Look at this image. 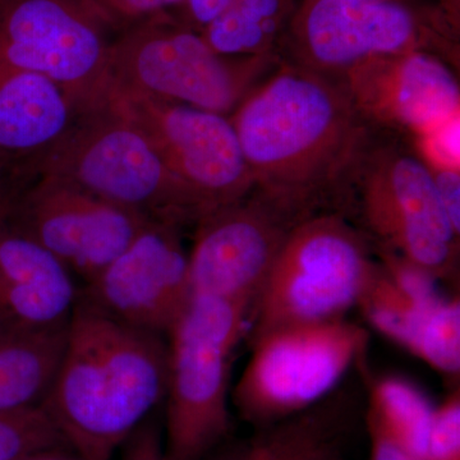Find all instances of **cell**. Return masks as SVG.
I'll return each mask as SVG.
<instances>
[{
  "label": "cell",
  "mask_w": 460,
  "mask_h": 460,
  "mask_svg": "<svg viewBox=\"0 0 460 460\" xmlns=\"http://www.w3.org/2000/svg\"><path fill=\"white\" fill-rule=\"evenodd\" d=\"M335 80L377 132L414 141L459 118V81L449 60L438 54L419 50L374 58Z\"/></svg>",
  "instance_id": "obj_15"
},
{
  "label": "cell",
  "mask_w": 460,
  "mask_h": 460,
  "mask_svg": "<svg viewBox=\"0 0 460 460\" xmlns=\"http://www.w3.org/2000/svg\"><path fill=\"white\" fill-rule=\"evenodd\" d=\"M105 107L144 132L206 217L255 189L228 115L132 93H111Z\"/></svg>",
  "instance_id": "obj_11"
},
{
  "label": "cell",
  "mask_w": 460,
  "mask_h": 460,
  "mask_svg": "<svg viewBox=\"0 0 460 460\" xmlns=\"http://www.w3.org/2000/svg\"><path fill=\"white\" fill-rule=\"evenodd\" d=\"M80 115L45 75L0 71V177L30 184Z\"/></svg>",
  "instance_id": "obj_17"
},
{
  "label": "cell",
  "mask_w": 460,
  "mask_h": 460,
  "mask_svg": "<svg viewBox=\"0 0 460 460\" xmlns=\"http://www.w3.org/2000/svg\"><path fill=\"white\" fill-rule=\"evenodd\" d=\"M435 407L410 380L381 377L368 390L366 422L422 460Z\"/></svg>",
  "instance_id": "obj_21"
},
{
  "label": "cell",
  "mask_w": 460,
  "mask_h": 460,
  "mask_svg": "<svg viewBox=\"0 0 460 460\" xmlns=\"http://www.w3.org/2000/svg\"><path fill=\"white\" fill-rule=\"evenodd\" d=\"M280 63L279 54L223 56L162 13L111 42L109 95L140 93L229 117Z\"/></svg>",
  "instance_id": "obj_4"
},
{
  "label": "cell",
  "mask_w": 460,
  "mask_h": 460,
  "mask_svg": "<svg viewBox=\"0 0 460 460\" xmlns=\"http://www.w3.org/2000/svg\"><path fill=\"white\" fill-rule=\"evenodd\" d=\"M368 341L367 330L345 319L272 330L252 341L233 402L259 428L310 410L337 389Z\"/></svg>",
  "instance_id": "obj_9"
},
{
  "label": "cell",
  "mask_w": 460,
  "mask_h": 460,
  "mask_svg": "<svg viewBox=\"0 0 460 460\" xmlns=\"http://www.w3.org/2000/svg\"><path fill=\"white\" fill-rule=\"evenodd\" d=\"M63 444L62 435L41 405L0 411V460H30Z\"/></svg>",
  "instance_id": "obj_22"
},
{
  "label": "cell",
  "mask_w": 460,
  "mask_h": 460,
  "mask_svg": "<svg viewBox=\"0 0 460 460\" xmlns=\"http://www.w3.org/2000/svg\"><path fill=\"white\" fill-rule=\"evenodd\" d=\"M229 118L253 190L305 217L339 213L376 133L341 81L284 60Z\"/></svg>",
  "instance_id": "obj_1"
},
{
  "label": "cell",
  "mask_w": 460,
  "mask_h": 460,
  "mask_svg": "<svg viewBox=\"0 0 460 460\" xmlns=\"http://www.w3.org/2000/svg\"><path fill=\"white\" fill-rule=\"evenodd\" d=\"M30 460H63V459L51 458V456H47V454H44V456H36V458H32Z\"/></svg>",
  "instance_id": "obj_30"
},
{
  "label": "cell",
  "mask_w": 460,
  "mask_h": 460,
  "mask_svg": "<svg viewBox=\"0 0 460 460\" xmlns=\"http://www.w3.org/2000/svg\"><path fill=\"white\" fill-rule=\"evenodd\" d=\"M9 220L86 283L153 222L144 214L48 174L27 184Z\"/></svg>",
  "instance_id": "obj_13"
},
{
  "label": "cell",
  "mask_w": 460,
  "mask_h": 460,
  "mask_svg": "<svg viewBox=\"0 0 460 460\" xmlns=\"http://www.w3.org/2000/svg\"><path fill=\"white\" fill-rule=\"evenodd\" d=\"M296 0H235L199 35L223 56L279 54Z\"/></svg>",
  "instance_id": "obj_20"
},
{
  "label": "cell",
  "mask_w": 460,
  "mask_h": 460,
  "mask_svg": "<svg viewBox=\"0 0 460 460\" xmlns=\"http://www.w3.org/2000/svg\"><path fill=\"white\" fill-rule=\"evenodd\" d=\"M356 211L378 242L445 279L456 269L459 233L436 190L431 169L414 146L375 133L350 172L341 214Z\"/></svg>",
  "instance_id": "obj_5"
},
{
  "label": "cell",
  "mask_w": 460,
  "mask_h": 460,
  "mask_svg": "<svg viewBox=\"0 0 460 460\" xmlns=\"http://www.w3.org/2000/svg\"><path fill=\"white\" fill-rule=\"evenodd\" d=\"M66 328L0 339V411L44 402L62 359Z\"/></svg>",
  "instance_id": "obj_19"
},
{
  "label": "cell",
  "mask_w": 460,
  "mask_h": 460,
  "mask_svg": "<svg viewBox=\"0 0 460 460\" xmlns=\"http://www.w3.org/2000/svg\"><path fill=\"white\" fill-rule=\"evenodd\" d=\"M122 460H166L164 445L160 438L159 429L153 422L145 420L136 429L126 443Z\"/></svg>",
  "instance_id": "obj_26"
},
{
  "label": "cell",
  "mask_w": 460,
  "mask_h": 460,
  "mask_svg": "<svg viewBox=\"0 0 460 460\" xmlns=\"http://www.w3.org/2000/svg\"><path fill=\"white\" fill-rule=\"evenodd\" d=\"M376 260L345 215L323 211L288 235L251 310V343L272 330L344 319L358 307Z\"/></svg>",
  "instance_id": "obj_6"
},
{
  "label": "cell",
  "mask_w": 460,
  "mask_h": 460,
  "mask_svg": "<svg viewBox=\"0 0 460 460\" xmlns=\"http://www.w3.org/2000/svg\"><path fill=\"white\" fill-rule=\"evenodd\" d=\"M296 0L279 44L281 60L339 78L374 58L429 51L456 56V0Z\"/></svg>",
  "instance_id": "obj_3"
},
{
  "label": "cell",
  "mask_w": 460,
  "mask_h": 460,
  "mask_svg": "<svg viewBox=\"0 0 460 460\" xmlns=\"http://www.w3.org/2000/svg\"><path fill=\"white\" fill-rule=\"evenodd\" d=\"M429 165V164H428ZM436 190L456 232L460 233V172L458 168L429 165Z\"/></svg>",
  "instance_id": "obj_27"
},
{
  "label": "cell",
  "mask_w": 460,
  "mask_h": 460,
  "mask_svg": "<svg viewBox=\"0 0 460 460\" xmlns=\"http://www.w3.org/2000/svg\"><path fill=\"white\" fill-rule=\"evenodd\" d=\"M394 2H419V0H394Z\"/></svg>",
  "instance_id": "obj_31"
},
{
  "label": "cell",
  "mask_w": 460,
  "mask_h": 460,
  "mask_svg": "<svg viewBox=\"0 0 460 460\" xmlns=\"http://www.w3.org/2000/svg\"><path fill=\"white\" fill-rule=\"evenodd\" d=\"M345 432L343 407L323 401L263 426L233 460H341Z\"/></svg>",
  "instance_id": "obj_18"
},
{
  "label": "cell",
  "mask_w": 460,
  "mask_h": 460,
  "mask_svg": "<svg viewBox=\"0 0 460 460\" xmlns=\"http://www.w3.org/2000/svg\"><path fill=\"white\" fill-rule=\"evenodd\" d=\"M234 2L235 0H183L178 7L172 9V14H168L181 25L199 33Z\"/></svg>",
  "instance_id": "obj_25"
},
{
  "label": "cell",
  "mask_w": 460,
  "mask_h": 460,
  "mask_svg": "<svg viewBox=\"0 0 460 460\" xmlns=\"http://www.w3.org/2000/svg\"><path fill=\"white\" fill-rule=\"evenodd\" d=\"M25 187L18 181L0 177V233L8 223L18 196Z\"/></svg>",
  "instance_id": "obj_29"
},
{
  "label": "cell",
  "mask_w": 460,
  "mask_h": 460,
  "mask_svg": "<svg viewBox=\"0 0 460 460\" xmlns=\"http://www.w3.org/2000/svg\"><path fill=\"white\" fill-rule=\"evenodd\" d=\"M166 385L162 335L111 319L80 296L41 407L78 460H111L165 399Z\"/></svg>",
  "instance_id": "obj_2"
},
{
  "label": "cell",
  "mask_w": 460,
  "mask_h": 460,
  "mask_svg": "<svg viewBox=\"0 0 460 460\" xmlns=\"http://www.w3.org/2000/svg\"><path fill=\"white\" fill-rule=\"evenodd\" d=\"M307 217L256 190L208 214L189 253L190 293L252 310L288 235Z\"/></svg>",
  "instance_id": "obj_12"
},
{
  "label": "cell",
  "mask_w": 460,
  "mask_h": 460,
  "mask_svg": "<svg viewBox=\"0 0 460 460\" xmlns=\"http://www.w3.org/2000/svg\"><path fill=\"white\" fill-rule=\"evenodd\" d=\"M367 429L371 444L370 460H420L387 438L380 429L371 425H367Z\"/></svg>",
  "instance_id": "obj_28"
},
{
  "label": "cell",
  "mask_w": 460,
  "mask_h": 460,
  "mask_svg": "<svg viewBox=\"0 0 460 460\" xmlns=\"http://www.w3.org/2000/svg\"><path fill=\"white\" fill-rule=\"evenodd\" d=\"M180 229L153 220L80 296L124 325L168 335L190 296L189 253Z\"/></svg>",
  "instance_id": "obj_14"
},
{
  "label": "cell",
  "mask_w": 460,
  "mask_h": 460,
  "mask_svg": "<svg viewBox=\"0 0 460 460\" xmlns=\"http://www.w3.org/2000/svg\"><path fill=\"white\" fill-rule=\"evenodd\" d=\"M107 18L89 0H0V71L45 75L80 114L109 96Z\"/></svg>",
  "instance_id": "obj_10"
},
{
  "label": "cell",
  "mask_w": 460,
  "mask_h": 460,
  "mask_svg": "<svg viewBox=\"0 0 460 460\" xmlns=\"http://www.w3.org/2000/svg\"><path fill=\"white\" fill-rule=\"evenodd\" d=\"M422 460H460L459 389L436 405Z\"/></svg>",
  "instance_id": "obj_23"
},
{
  "label": "cell",
  "mask_w": 460,
  "mask_h": 460,
  "mask_svg": "<svg viewBox=\"0 0 460 460\" xmlns=\"http://www.w3.org/2000/svg\"><path fill=\"white\" fill-rule=\"evenodd\" d=\"M250 314L246 305L192 296L169 332L166 460H199L228 432L230 365Z\"/></svg>",
  "instance_id": "obj_8"
},
{
  "label": "cell",
  "mask_w": 460,
  "mask_h": 460,
  "mask_svg": "<svg viewBox=\"0 0 460 460\" xmlns=\"http://www.w3.org/2000/svg\"><path fill=\"white\" fill-rule=\"evenodd\" d=\"M111 26L141 22L157 14L168 13L183 0H89Z\"/></svg>",
  "instance_id": "obj_24"
},
{
  "label": "cell",
  "mask_w": 460,
  "mask_h": 460,
  "mask_svg": "<svg viewBox=\"0 0 460 460\" xmlns=\"http://www.w3.org/2000/svg\"><path fill=\"white\" fill-rule=\"evenodd\" d=\"M41 174L178 228L198 226L206 217L144 132L109 107L81 114L42 162Z\"/></svg>",
  "instance_id": "obj_7"
},
{
  "label": "cell",
  "mask_w": 460,
  "mask_h": 460,
  "mask_svg": "<svg viewBox=\"0 0 460 460\" xmlns=\"http://www.w3.org/2000/svg\"><path fill=\"white\" fill-rule=\"evenodd\" d=\"M72 275L8 220L0 233V339L66 328L80 298Z\"/></svg>",
  "instance_id": "obj_16"
}]
</instances>
